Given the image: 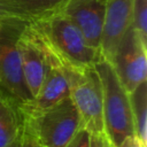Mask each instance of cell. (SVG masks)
I'll list each match as a JSON object with an SVG mask.
<instances>
[{"mask_svg": "<svg viewBox=\"0 0 147 147\" xmlns=\"http://www.w3.org/2000/svg\"><path fill=\"white\" fill-rule=\"evenodd\" d=\"M132 10L133 0H105V21L99 53L110 63L122 37L132 25Z\"/></svg>", "mask_w": 147, "mask_h": 147, "instance_id": "ba28073f", "label": "cell"}, {"mask_svg": "<svg viewBox=\"0 0 147 147\" xmlns=\"http://www.w3.org/2000/svg\"><path fill=\"white\" fill-rule=\"evenodd\" d=\"M48 55L65 72L95 67L100 53L91 47L77 26L60 10L31 24Z\"/></svg>", "mask_w": 147, "mask_h": 147, "instance_id": "6da1fadb", "label": "cell"}, {"mask_svg": "<svg viewBox=\"0 0 147 147\" xmlns=\"http://www.w3.org/2000/svg\"><path fill=\"white\" fill-rule=\"evenodd\" d=\"M65 74L69 96L78 111L82 127L91 136L103 134L102 87L95 67Z\"/></svg>", "mask_w": 147, "mask_h": 147, "instance_id": "277c9868", "label": "cell"}, {"mask_svg": "<svg viewBox=\"0 0 147 147\" xmlns=\"http://www.w3.org/2000/svg\"><path fill=\"white\" fill-rule=\"evenodd\" d=\"M91 147H113L105 133L101 136H91Z\"/></svg>", "mask_w": 147, "mask_h": 147, "instance_id": "e0dca14e", "label": "cell"}, {"mask_svg": "<svg viewBox=\"0 0 147 147\" xmlns=\"http://www.w3.org/2000/svg\"><path fill=\"white\" fill-rule=\"evenodd\" d=\"M111 64L127 93L147 80V42L132 25L122 37Z\"/></svg>", "mask_w": 147, "mask_h": 147, "instance_id": "8992f818", "label": "cell"}, {"mask_svg": "<svg viewBox=\"0 0 147 147\" xmlns=\"http://www.w3.org/2000/svg\"><path fill=\"white\" fill-rule=\"evenodd\" d=\"M65 147H91V134L80 127Z\"/></svg>", "mask_w": 147, "mask_h": 147, "instance_id": "9a60e30c", "label": "cell"}, {"mask_svg": "<svg viewBox=\"0 0 147 147\" xmlns=\"http://www.w3.org/2000/svg\"><path fill=\"white\" fill-rule=\"evenodd\" d=\"M20 110L23 125L40 147H65L82 127L70 96L44 110L32 111L21 107Z\"/></svg>", "mask_w": 147, "mask_h": 147, "instance_id": "3957f363", "label": "cell"}, {"mask_svg": "<svg viewBox=\"0 0 147 147\" xmlns=\"http://www.w3.org/2000/svg\"><path fill=\"white\" fill-rule=\"evenodd\" d=\"M47 57L48 67L42 84L32 100H30L26 103L20 105L22 109L32 111L44 110L55 106L56 103L61 102L62 100L69 96V80L65 71L55 60H53L48 55V53Z\"/></svg>", "mask_w": 147, "mask_h": 147, "instance_id": "8fae6325", "label": "cell"}, {"mask_svg": "<svg viewBox=\"0 0 147 147\" xmlns=\"http://www.w3.org/2000/svg\"><path fill=\"white\" fill-rule=\"evenodd\" d=\"M20 105L0 88V147L10 146L21 134Z\"/></svg>", "mask_w": 147, "mask_h": 147, "instance_id": "7c38bea8", "label": "cell"}, {"mask_svg": "<svg viewBox=\"0 0 147 147\" xmlns=\"http://www.w3.org/2000/svg\"><path fill=\"white\" fill-rule=\"evenodd\" d=\"M134 136L147 147V80L129 93Z\"/></svg>", "mask_w": 147, "mask_h": 147, "instance_id": "4fadbf2b", "label": "cell"}, {"mask_svg": "<svg viewBox=\"0 0 147 147\" xmlns=\"http://www.w3.org/2000/svg\"><path fill=\"white\" fill-rule=\"evenodd\" d=\"M17 46L24 79L33 99L39 91L47 71V53L38 34L30 25H25L21 30L17 39Z\"/></svg>", "mask_w": 147, "mask_h": 147, "instance_id": "52a82bcc", "label": "cell"}, {"mask_svg": "<svg viewBox=\"0 0 147 147\" xmlns=\"http://www.w3.org/2000/svg\"><path fill=\"white\" fill-rule=\"evenodd\" d=\"M95 69L102 87L103 132L111 146L117 147L125 138L134 134L129 93L122 86L110 62L100 56Z\"/></svg>", "mask_w": 147, "mask_h": 147, "instance_id": "7a4b0ae2", "label": "cell"}, {"mask_svg": "<svg viewBox=\"0 0 147 147\" xmlns=\"http://www.w3.org/2000/svg\"><path fill=\"white\" fill-rule=\"evenodd\" d=\"M67 0H0V23L29 25L62 8Z\"/></svg>", "mask_w": 147, "mask_h": 147, "instance_id": "30bf717a", "label": "cell"}, {"mask_svg": "<svg viewBox=\"0 0 147 147\" xmlns=\"http://www.w3.org/2000/svg\"><path fill=\"white\" fill-rule=\"evenodd\" d=\"M21 147H40V145L31 136V133L23 125V123H22V131H21Z\"/></svg>", "mask_w": 147, "mask_h": 147, "instance_id": "2e32d148", "label": "cell"}, {"mask_svg": "<svg viewBox=\"0 0 147 147\" xmlns=\"http://www.w3.org/2000/svg\"><path fill=\"white\" fill-rule=\"evenodd\" d=\"M99 52L105 21V0H67L60 9Z\"/></svg>", "mask_w": 147, "mask_h": 147, "instance_id": "9c48e42d", "label": "cell"}, {"mask_svg": "<svg viewBox=\"0 0 147 147\" xmlns=\"http://www.w3.org/2000/svg\"><path fill=\"white\" fill-rule=\"evenodd\" d=\"M8 147H21V134H20V137H18L10 146H8Z\"/></svg>", "mask_w": 147, "mask_h": 147, "instance_id": "d6986e66", "label": "cell"}, {"mask_svg": "<svg viewBox=\"0 0 147 147\" xmlns=\"http://www.w3.org/2000/svg\"><path fill=\"white\" fill-rule=\"evenodd\" d=\"M132 26L147 42V0H133Z\"/></svg>", "mask_w": 147, "mask_h": 147, "instance_id": "5bb4252c", "label": "cell"}, {"mask_svg": "<svg viewBox=\"0 0 147 147\" xmlns=\"http://www.w3.org/2000/svg\"><path fill=\"white\" fill-rule=\"evenodd\" d=\"M117 147H144L140 142V140L133 134V136H130L127 138H125Z\"/></svg>", "mask_w": 147, "mask_h": 147, "instance_id": "ac0fdd59", "label": "cell"}, {"mask_svg": "<svg viewBox=\"0 0 147 147\" xmlns=\"http://www.w3.org/2000/svg\"><path fill=\"white\" fill-rule=\"evenodd\" d=\"M23 28L0 23V88L18 105L32 100L24 79L17 46V39Z\"/></svg>", "mask_w": 147, "mask_h": 147, "instance_id": "5b68a950", "label": "cell"}]
</instances>
